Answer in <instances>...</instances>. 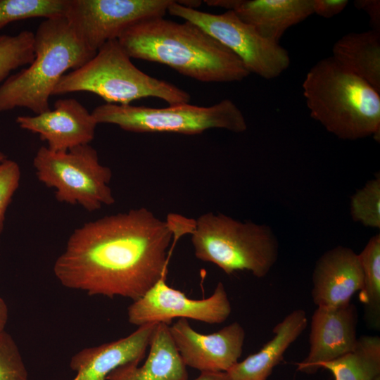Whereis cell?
<instances>
[{
	"label": "cell",
	"instance_id": "obj_1",
	"mask_svg": "<svg viewBox=\"0 0 380 380\" xmlns=\"http://www.w3.org/2000/svg\"><path fill=\"white\" fill-rule=\"evenodd\" d=\"M172 239L167 222L144 207L104 216L72 232L53 273L65 287L134 301L166 277Z\"/></svg>",
	"mask_w": 380,
	"mask_h": 380
},
{
	"label": "cell",
	"instance_id": "obj_2",
	"mask_svg": "<svg viewBox=\"0 0 380 380\" xmlns=\"http://www.w3.org/2000/svg\"><path fill=\"white\" fill-rule=\"evenodd\" d=\"M118 40L131 58L166 65L200 82H239L250 75L237 56L188 21L148 19L127 28Z\"/></svg>",
	"mask_w": 380,
	"mask_h": 380
},
{
	"label": "cell",
	"instance_id": "obj_3",
	"mask_svg": "<svg viewBox=\"0 0 380 380\" xmlns=\"http://www.w3.org/2000/svg\"><path fill=\"white\" fill-rule=\"evenodd\" d=\"M310 116L338 139L380 138V93L331 56L314 65L303 82Z\"/></svg>",
	"mask_w": 380,
	"mask_h": 380
},
{
	"label": "cell",
	"instance_id": "obj_4",
	"mask_svg": "<svg viewBox=\"0 0 380 380\" xmlns=\"http://www.w3.org/2000/svg\"><path fill=\"white\" fill-rule=\"evenodd\" d=\"M34 34V60L0 85V112L26 108L37 115L49 110L50 96L65 72L81 67L96 53L86 46L65 17L44 19Z\"/></svg>",
	"mask_w": 380,
	"mask_h": 380
},
{
	"label": "cell",
	"instance_id": "obj_5",
	"mask_svg": "<svg viewBox=\"0 0 380 380\" xmlns=\"http://www.w3.org/2000/svg\"><path fill=\"white\" fill-rule=\"evenodd\" d=\"M80 91L90 92L107 103L120 105L146 97L160 99L170 106L188 103L191 100L187 91L138 69L118 39L107 42L87 63L65 74L53 95Z\"/></svg>",
	"mask_w": 380,
	"mask_h": 380
},
{
	"label": "cell",
	"instance_id": "obj_6",
	"mask_svg": "<svg viewBox=\"0 0 380 380\" xmlns=\"http://www.w3.org/2000/svg\"><path fill=\"white\" fill-rule=\"evenodd\" d=\"M191 236L196 258L229 275L246 270L265 277L278 258V241L268 226L241 222L222 213L200 215Z\"/></svg>",
	"mask_w": 380,
	"mask_h": 380
},
{
	"label": "cell",
	"instance_id": "obj_7",
	"mask_svg": "<svg viewBox=\"0 0 380 380\" xmlns=\"http://www.w3.org/2000/svg\"><path fill=\"white\" fill-rule=\"evenodd\" d=\"M91 113L98 124H113L137 133L191 135L214 128L241 133L248 127L242 112L229 99L209 107L188 103L162 108L106 103L96 107Z\"/></svg>",
	"mask_w": 380,
	"mask_h": 380
},
{
	"label": "cell",
	"instance_id": "obj_8",
	"mask_svg": "<svg viewBox=\"0 0 380 380\" xmlns=\"http://www.w3.org/2000/svg\"><path fill=\"white\" fill-rule=\"evenodd\" d=\"M37 179L55 189L58 201L78 204L89 212L115 203L109 186L111 170L102 165L89 144L65 152H53L41 146L33 158Z\"/></svg>",
	"mask_w": 380,
	"mask_h": 380
},
{
	"label": "cell",
	"instance_id": "obj_9",
	"mask_svg": "<svg viewBox=\"0 0 380 380\" xmlns=\"http://www.w3.org/2000/svg\"><path fill=\"white\" fill-rule=\"evenodd\" d=\"M167 12L192 23L237 56L251 73L267 79L279 77L289 66L288 51L262 37L232 10L221 14L203 12L175 1Z\"/></svg>",
	"mask_w": 380,
	"mask_h": 380
},
{
	"label": "cell",
	"instance_id": "obj_10",
	"mask_svg": "<svg viewBox=\"0 0 380 380\" xmlns=\"http://www.w3.org/2000/svg\"><path fill=\"white\" fill-rule=\"evenodd\" d=\"M173 0H68L65 18L80 39L96 52L129 27L164 17Z\"/></svg>",
	"mask_w": 380,
	"mask_h": 380
},
{
	"label": "cell",
	"instance_id": "obj_11",
	"mask_svg": "<svg viewBox=\"0 0 380 380\" xmlns=\"http://www.w3.org/2000/svg\"><path fill=\"white\" fill-rule=\"evenodd\" d=\"M160 279L142 297L127 308L128 322L137 327L148 323L170 324L173 319H191L208 324L224 322L232 312V305L224 284L218 282L213 294L196 300Z\"/></svg>",
	"mask_w": 380,
	"mask_h": 380
},
{
	"label": "cell",
	"instance_id": "obj_12",
	"mask_svg": "<svg viewBox=\"0 0 380 380\" xmlns=\"http://www.w3.org/2000/svg\"><path fill=\"white\" fill-rule=\"evenodd\" d=\"M169 329L185 365L201 372H227L243 351L245 331L237 322L210 334L198 333L186 319H179Z\"/></svg>",
	"mask_w": 380,
	"mask_h": 380
},
{
	"label": "cell",
	"instance_id": "obj_13",
	"mask_svg": "<svg viewBox=\"0 0 380 380\" xmlns=\"http://www.w3.org/2000/svg\"><path fill=\"white\" fill-rule=\"evenodd\" d=\"M15 121L21 129L39 134L53 152H65L89 144L98 125L92 113L72 98L58 99L53 110L34 115H20Z\"/></svg>",
	"mask_w": 380,
	"mask_h": 380
},
{
	"label": "cell",
	"instance_id": "obj_14",
	"mask_svg": "<svg viewBox=\"0 0 380 380\" xmlns=\"http://www.w3.org/2000/svg\"><path fill=\"white\" fill-rule=\"evenodd\" d=\"M357 312L350 302L339 307H317L310 324L309 353L297 370L314 374L319 365L353 350L357 341Z\"/></svg>",
	"mask_w": 380,
	"mask_h": 380
},
{
	"label": "cell",
	"instance_id": "obj_15",
	"mask_svg": "<svg viewBox=\"0 0 380 380\" xmlns=\"http://www.w3.org/2000/svg\"><path fill=\"white\" fill-rule=\"evenodd\" d=\"M362 285L358 254L338 246L325 252L312 274V298L317 307L334 308L350 302Z\"/></svg>",
	"mask_w": 380,
	"mask_h": 380
},
{
	"label": "cell",
	"instance_id": "obj_16",
	"mask_svg": "<svg viewBox=\"0 0 380 380\" xmlns=\"http://www.w3.org/2000/svg\"><path fill=\"white\" fill-rule=\"evenodd\" d=\"M158 323H148L129 336L75 354L70 367L76 372L72 380H107L115 369L125 364L140 362L146 355Z\"/></svg>",
	"mask_w": 380,
	"mask_h": 380
},
{
	"label": "cell",
	"instance_id": "obj_17",
	"mask_svg": "<svg viewBox=\"0 0 380 380\" xmlns=\"http://www.w3.org/2000/svg\"><path fill=\"white\" fill-rule=\"evenodd\" d=\"M216 6L233 11L262 37L277 44L289 27L313 14L312 0H217Z\"/></svg>",
	"mask_w": 380,
	"mask_h": 380
},
{
	"label": "cell",
	"instance_id": "obj_18",
	"mask_svg": "<svg viewBox=\"0 0 380 380\" xmlns=\"http://www.w3.org/2000/svg\"><path fill=\"white\" fill-rule=\"evenodd\" d=\"M145 362H132L115 369L107 380H187L188 372L171 337L169 325L158 323Z\"/></svg>",
	"mask_w": 380,
	"mask_h": 380
},
{
	"label": "cell",
	"instance_id": "obj_19",
	"mask_svg": "<svg viewBox=\"0 0 380 380\" xmlns=\"http://www.w3.org/2000/svg\"><path fill=\"white\" fill-rule=\"evenodd\" d=\"M308 324L305 312L296 309L274 326L273 338L256 353L237 362L227 372L232 380H267L285 352Z\"/></svg>",
	"mask_w": 380,
	"mask_h": 380
},
{
	"label": "cell",
	"instance_id": "obj_20",
	"mask_svg": "<svg viewBox=\"0 0 380 380\" xmlns=\"http://www.w3.org/2000/svg\"><path fill=\"white\" fill-rule=\"evenodd\" d=\"M331 57L341 66L363 79L380 93V31L350 32L332 48Z\"/></svg>",
	"mask_w": 380,
	"mask_h": 380
},
{
	"label": "cell",
	"instance_id": "obj_21",
	"mask_svg": "<svg viewBox=\"0 0 380 380\" xmlns=\"http://www.w3.org/2000/svg\"><path fill=\"white\" fill-rule=\"evenodd\" d=\"M328 369L335 380H374L380 376V338H357L353 350L333 360L322 362L319 369Z\"/></svg>",
	"mask_w": 380,
	"mask_h": 380
},
{
	"label": "cell",
	"instance_id": "obj_22",
	"mask_svg": "<svg viewBox=\"0 0 380 380\" xmlns=\"http://www.w3.org/2000/svg\"><path fill=\"white\" fill-rule=\"evenodd\" d=\"M362 270L359 299L364 306L365 318L372 328L380 327V234L373 236L358 254Z\"/></svg>",
	"mask_w": 380,
	"mask_h": 380
},
{
	"label": "cell",
	"instance_id": "obj_23",
	"mask_svg": "<svg viewBox=\"0 0 380 380\" xmlns=\"http://www.w3.org/2000/svg\"><path fill=\"white\" fill-rule=\"evenodd\" d=\"M68 0H0V29L32 18L64 17Z\"/></svg>",
	"mask_w": 380,
	"mask_h": 380
},
{
	"label": "cell",
	"instance_id": "obj_24",
	"mask_svg": "<svg viewBox=\"0 0 380 380\" xmlns=\"http://www.w3.org/2000/svg\"><path fill=\"white\" fill-rule=\"evenodd\" d=\"M34 37V32L30 30H23L15 35L0 34V82L12 71L32 62Z\"/></svg>",
	"mask_w": 380,
	"mask_h": 380
},
{
	"label": "cell",
	"instance_id": "obj_25",
	"mask_svg": "<svg viewBox=\"0 0 380 380\" xmlns=\"http://www.w3.org/2000/svg\"><path fill=\"white\" fill-rule=\"evenodd\" d=\"M350 214L354 221L366 227L380 228V177L378 174L351 198Z\"/></svg>",
	"mask_w": 380,
	"mask_h": 380
},
{
	"label": "cell",
	"instance_id": "obj_26",
	"mask_svg": "<svg viewBox=\"0 0 380 380\" xmlns=\"http://www.w3.org/2000/svg\"><path fill=\"white\" fill-rule=\"evenodd\" d=\"M0 380H28L20 350L5 330L0 331Z\"/></svg>",
	"mask_w": 380,
	"mask_h": 380
},
{
	"label": "cell",
	"instance_id": "obj_27",
	"mask_svg": "<svg viewBox=\"0 0 380 380\" xmlns=\"http://www.w3.org/2000/svg\"><path fill=\"white\" fill-rule=\"evenodd\" d=\"M20 168L14 160L7 158L0 163V234L6 211L20 184Z\"/></svg>",
	"mask_w": 380,
	"mask_h": 380
},
{
	"label": "cell",
	"instance_id": "obj_28",
	"mask_svg": "<svg viewBox=\"0 0 380 380\" xmlns=\"http://www.w3.org/2000/svg\"><path fill=\"white\" fill-rule=\"evenodd\" d=\"M313 13L330 18L341 13L348 4L347 0H312Z\"/></svg>",
	"mask_w": 380,
	"mask_h": 380
},
{
	"label": "cell",
	"instance_id": "obj_29",
	"mask_svg": "<svg viewBox=\"0 0 380 380\" xmlns=\"http://www.w3.org/2000/svg\"><path fill=\"white\" fill-rule=\"evenodd\" d=\"M166 222L172 232L174 241L184 234H191L195 226V220L176 214H170Z\"/></svg>",
	"mask_w": 380,
	"mask_h": 380
},
{
	"label": "cell",
	"instance_id": "obj_30",
	"mask_svg": "<svg viewBox=\"0 0 380 380\" xmlns=\"http://www.w3.org/2000/svg\"><path fill=\"white\" fill-rule=\"evenodd\" d=\"M354 5L368 14L373 30L380 31V1L379 0H357Z\"/></svg>",
	"mask_w": 380,
	"mask_h": 380
},
{
	"label": "cell",
	"instance_id": "obj_31",
	"mask_svg": "<svg viewBox=\"0 0 380 380\" xmlns=\"http://www.w3.org/2000/svg\"><path fill=\"white\" fill-rule=\"evenodd\" d=\"M194 380H232L227 372H201Z\"/></svg>",
	"mask_w": 380,
	"mask_h": 380
},
{
	"label": "cell",
	"instance_id": "obj_32",
	"mask_svg": "<svg viewBox=\"0 0 380 380\" xmlns=\"http://www.w3.org/2000/svg\"><path fill=\"white\" fill-rule=\"evenodd\" d=\"M8 318V309L5 301L0 297V331L5 329Z\"/></svg>",
	"mask_w": 380,
	"mask_h": 380
},
{
	"label": "cell",
	"instance_id": "obj_33",
	"mask_svg": "<svg viewBox=\"0 0 380 380\" xmlns=\"http://www.w3.org/2000/svg\"><path fill=\"white\" fill-rule=\"evenodd\" d=\"M5 159H6L5 154L3 153L2 152H0V163L4 160Z\"/></svg>",
	"mask_w": 380,
	"mask_h": 380
},
{
	"label": "cell",
	"instance_id": "obj_34",
	"mask_svg": "<svg viewBox=\"0 0 380 380\" xmlns=\"http://www.w3.org/2000/svg\"><path fill=\"white\" fill-rule=\"evenodd\" d=\"M374 380H380V376L377 377L376 379Z\"/></svg>",
	"mask_w": 380,
	"mask_h": 380
}]
</instances>
